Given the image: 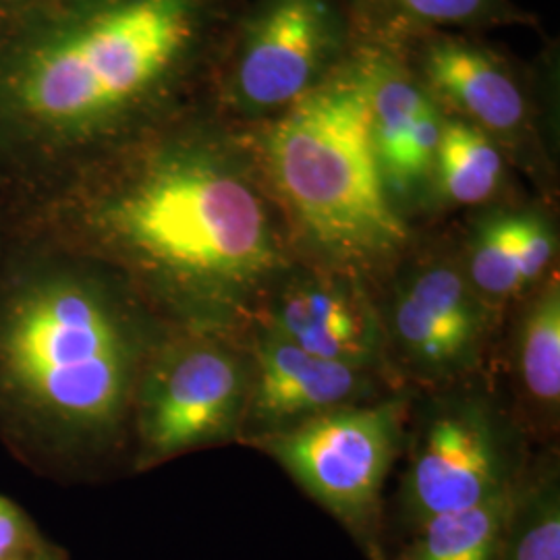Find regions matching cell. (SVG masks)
Returning <instances> with one entry per match:
<instances>
[{"instance_id":"obj_1","label":"cell","mask_w":560,"mask_h":560,"mask_svg":"<svg viewBox=\"0 0 560 560\" xmlns=\"http://www.w3.org/2000/svg\"><path fill=\"white\" fill-rule=\"evenodd\" d=\"M80 222L92 252L187 332L237 339L303 264L249 129L210 102L108 162Z\"/></svg>"},{"instance_id":"obj_8","label":"cell","mask_w":560,"mask_h":560,"mask_svg":"<svg viewBox=\"0 0 560 560\" xmlns=\"http://www.w3.org/2000/svg\"><path fill=\"white\" fill-rule=\"evenodd\" d=\"M444 115L467 120L501 145L504 156L541 173L546 110L532 75L469 34H432L395 50Z\"/></svg>"},{"instance_id":"obj_5","label":"cell","mask_w":560,"mask_h":560,"mask_svg":"<svg viewBox=\"0 0 560 560\" xmlns=\"http://www.w3.org/2000/svg\"><path fill=\"white\" fill-rule=\"evenodd\" d=\"M355 48L342 0H247L210 104L224 119L256 127L314 92Z\"/></svg>"},{"instance_id":"obj_4","label":"cell","mask_w":560,"mask_h":560,"mask_svg":"<svg viewBox=\"0 0 560 560\" xmlns=\"http://www.w3.org/2000/svg\"><path fill=\"white\" fill-rule=\"evenodd\" d=\"M143 358L133 314L98 280H36L0 314L2 388L69 434L102 439L117 432Z\"/></svg>"},{"instance_id":"obj_14","label":"cell","mask_w":560,"mask_h":560,"mask_svg":"<svg viewBox=\"0 0 560 560\" xmlns=\"http://www.w3.org/2000/svg\"><path fill=\"white\" fill-rule=\"evenodd\" d=\"M358 46L399 50L432 34H478L506 25H536L513 0H342Z\"/></svg>"},{"instance_id":"obj_19","label":"cell","mask_w":560,"mask_h":560,"mask_svg":"<svg viewBox=\"0 0 560 560\" xmlns=\"http://www.w3.org/2000/svg\"><path fill=\"white\" fill-rule=\"evenodd\" d=\"M499 560H560L557 469L517 478Z\"/></svg>"},{"instance_id":"obj_18","label":"cell","mask_w":560,"mask_h":560,"mask_svg":"<svg viewBox=\"0 0 560 560\" xmlns=\"http://www.w3.org/2000/svg\"><path fill=\"white\" fill-rule=\"evenodd\" d=\"M525 208H497L471 229L459 258L481 300L492 307L527 293L521 279V231Z\"/></svg>"},{"instance_id":"obj_11","label":"cell","mask_w":560,"mask_h":560,"mask_svg":"<svg viewBox=\"0 0 560 560\" xmlns=\"http://www.w3.org/2000/svg\"><path fill=\"white\" fill-rule=\"evenodd\" d=\"M245 335L249 395L241 434L249 441L376 397L372 368L312 355L260 324Z\"/></svg>"},{"instance_id":"obj_13","label":"cell","mask_w":560,"mask_h":560,"mask_svg":"<svg viewBox=\"0 0 560 560\" xmlns=\"http://www.w3.org/2000/svg\"><path fill=\"white\" fill-rule=\"evenodd\" d=\"M370 69L372 141L388 196L402 212L432 191L444 113L399 55L361 46Z\"/></svg>"},{"instance_id":"obj_12","label":"cell","mask_w":560,"mask_h":560,"mask_svg":"<svg viewBox=\"0 0 560 560\" xmlns=\"http://www.w3.org/2000/svg\"><path fill=\"white\" fill-rule=\"evenodd\" d=\"M363 284L301 264L272 291L254 324L312 355L374 368L384 351V332Z\"/></svg>"},{"instance_id":"obj_20","label":"cell","mask_w":560,"mask_h":560,"mask_svg":"<svg viewBox=\"0 0 560 560\" xmlns=\"http://www.w3.org/2000/svg\"><path fill=\"white\" fill-rule=\"evenodd\" d=\"M30 529L20 511L0 497V560H27Z\"/></svg>"},{"instance_id":"obj_10","label":"cell","mask_w":560,"mask_h":560,"mask_svg":"<svg viewBox=\"0 0 560 560\" xmlns=\"http://www.w3.org/2000/svg\"><path fill=\"white\" fill-rule=\"evenodd\" d=\"M517 478L490 409L478 400L446 402L428 418L411 448L395 502L397 536L490 501Z\"/></svg>"},{"instance_id":"obj_3","label":"cell","mask_w":560,"mask_h":560,"mask_svg":"<svg viewBox=\"0 0 560 560\" xmlns=\"http://www.w3.org/2000/svg\"><path fill=\"white\" fill-rule=\"evenodd\" d=\"M247 0H92L25 62L23 110L65 131L113 133L201 85L212 94Z\"/></svg>"},{"instance_id":"obj_15","label":"cell","mask_w":560,"mask_h":560,"mask_svg":"<svg viewBox=\"0 0 560 560\" xmlns=\"http://www.w3.org/2000/svg\"><path fill=\"white\" fill-rule=\"evenodd\" d=\"M513 370L532 420L552 428L560 407V280L552 270L532 291L513 340Z\"/></svg>"},{"instance_id":"obj_9","label":"cell","mask_w":560,"mask_h":560,"mask_svg":"<svg viewBox=\"0 0 560 560\" xmlns=\"http://www.w3.org/2000/svg\"><path fill=\"white\" fill-rule=\"evenodd\" d=\"M382 320L384 349L400 370L428 386L453 384L480 363L494 307L467 279L459 254L428 249L402 258Z\"/></svg>"},{"instance_id":"obj_16","label":"cell","mask_w":560,"mask_h":560,"mask_svg":"<svg viewBox=\"0 0 560 560\" xmlns=\"http://www.w3.org/2000/svg\"><path fill=\"white\" fill-rule=\"evenodd\" d=\"M501 145L467 120L444 115L432 191L448 206H483L497 200L506 180Z\"/></svg>"},{"instance_id":"obj_2","label":"cell","mask_w":560,"mask_h":560,"mask_svg":"<svg viewBox=\"0 0 560 560\" xmlns=\"http://www.w3.org/2000/svg\"><path fill=\"white\" fill-rule=\"evenodd\" d=\"M247 129L303 264L368 282L411 252L413 231L374 152L361 46L289 110Z\"/></svg>"},{"instance_id":"obj_21","label":"cell","mask_w":560,"mask_h":560,"mask_svg":"<svg viewBox=\"0 0 560 560\" xmlns=\"http://www.w3.org/2000/svg\"><path fill=\"white\" fill-rule=\"evenodd\" d=\"M30 560H59L55 555H42V557H36V559H30Z\"/></svg>"},{"instance_id":"obj_7","label":"cell","mask_w":560,"mask_h":560,"mask_svg":"<svg viewBox=\"0 0 560 560\" xmlns=\"http://www.w3.org/2000/svg\"><path fill=\"white\" fill-rule=\"evenodd\" d=\"M138 425L148 460L171 459L243 432L249 360L237 340L187 332L141 372Z\"/></svg>"},{"instance_id":"obj_6","label":"cell","mask_w":560,"mask_h":560,"mask_svg":"<svg viewBox=\"0 0 560 560\" xmlns=\"http://www.w3.org/2000/svg\"><path fill=\"white\" fill-rule=\"evenodd\" d=\"M402 405H351L252 439L324 506L370 560L388 559L382 490L399 453Z\"/></svg>"},{"instance_id":"obj_17","label":"cell","mask_w":560,"mask_h":560,"mask_svg":"<svg viewBox=\"0 0 560 560\" xmlns=\"http://www.w3.org/2000/svg\"><path fill=\"white\" fill-rule=\"evenodd\" d=\"M517 481V480H515ZM515 483L490 501L425 521L386 560H499Z\"/></svg>"}]
</instances>
